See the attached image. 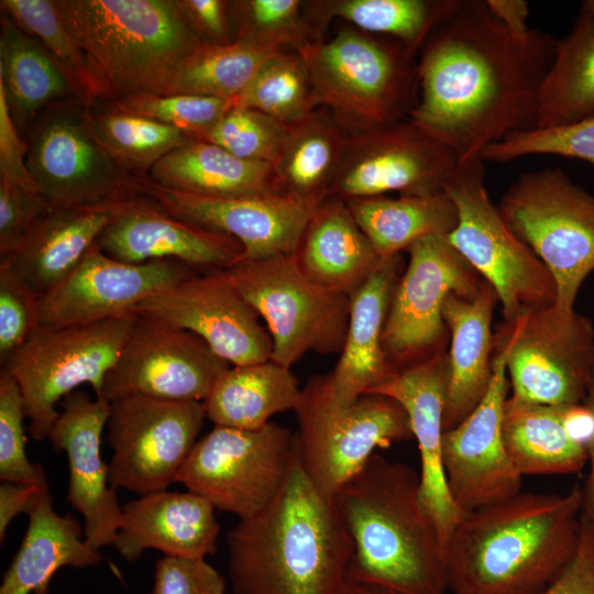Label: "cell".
<instances>
[{
    "instance_id": "cell-1",
    "label": "cell",
    "mask_w": 594,
    "mask_h": 594,
    "mask_svg": "<svg viewBox=\"0 0 594 594\" xmlns=\"http://www.w3.org/2000/svg\"><path fill=\"white\" fill-rule=\"evenodd\" d=\"M558 40L515 36L485 0H457L421 46L418 100L408 118L448 144L460 165L504 138L535 129Z\"/></svg>"
},
{
    "instance_id": "cell-2",
    "label": "cell",
    "mask_w": 594,
    "mask_h": 594,
    "mask_svg": "<svg viewBox=\"0 0 594 594\" xmlns=\"http://www.w3.org/2000/svg\"><path fill=\"white\" fill-rule=\"evenodd\" d=\"M584 491L518 493L464 512L446 548L452 594H540L579 542Z\"/></svg>"
},
{
    "instance_id": "cell-3",
    "label": "cell",
    "mask_w": 594,
    "mask_h": 594,
    "mask_svg": "<svg viewBox=\"0 0 594 594\" xmlns=\"http://www.w3.org/2000/svg\"><path fill=\"white\" fill-rule=\"evenodd\" d=\"M234 594H336L353 554L333 498L310 481L296 454L274 499L227 535Z\"/></svg>"
},
{
    "instance_id": "cell-4",
    "label": "cell",
    "mask_w": 594,
    "mask_h": 594,
    "mask_svg": "<svg viewBox=\"0 0 594 594\" xmlns=\"http://www.w3.org/2000/svg\"><path fill=\"white\" fill-rule=\"evenodd\" d=\"M419 492L414 469L376 452L337 492L353 542L349 575L398 594H446V551Z\"/></svg>"
},
{
    "instance_id": "cell-5",
    "label": "cell",
    "mask_w": 594,
    "mask_h": 594,
    "mask_svg": "<svg viewBox=\"0 0 594 594\" xmlns=\"http://www.w3.org/2000/svg\"><path fill=\"white\" fill-rule=\"evenodd\" d=\"M108 103L162 94L178 65L204 42L175 0H55Z\"/></svg>"
},
{
    "instance_id": "cell-6",
    "label": "cell",
    "mask_w": 594,
    "mask_h": 594,
    "mask_svg": "<svg viewBox=\"0 0 594 594\" xmlns=\"http://www.w3.org/2000/svg\"><path fill=\"white\" fill-rule=\"evenodd\" d=\"M302 56L319 105L353 134L408 118L418 95L417 65L402 43L343 30L329 42H305Z\"/></svg>"
},
{
    "instance_id": "cell-7",
    "label": "cell",
    "mask_w": 594,
    "mask_h": 594,
    "mask_svg": "<svg viewBox=\"0 0 594 594\" xmlns=\"http://www.w3.org/2000/svg\"><path fill=\"white\" fill-rule=\"evenodd\" d=\"M294 411L300 465L314 485L332 498L377 448L414 438L399 403L380 394L340 403L327 375L309 380Z\"/></svg>"
},
{
    "instance_id": "cell-8",
    "label": "cell",
    "mask_w": 594,
    "mask_h": 594,
    "mask_svg": "<svg viewBox=\"0 0 594 594\" xmlns=\"http://www.w3.org/2000/svg\"><path fill=\"white\" fill-rule=\"evenodd\" d=\"M496 206L550 272L554 305L574 309L580 287L594 271V195L551 167L520 174Z\"/></svg>"
},
{
    "instance_id": "cell-9",
    "label": "cell",
    "mask_w": 594,
    "mask_h": 594,
    "mask_svg": "<svg viewBox=\"0 0 594 594\" xmlns=\"http://www.w3.org/2000/svg\"><path fill=\"white\" fill-rule=\"evenodd\" d=\"M480 157L459 166L444 187L458 209L451 244L495 290L503 316L513 322L526 311L554 304V280L539 257L508 227L487 194Z\"/></svg>"
},
{
    "instance_id": "cell-10",
    "label": "cell",
    "mask_w": 594,
    "mask_h": 594,
    "mask_svg": "<svg viewBox=\"0 0 594 594\" xmlns=\"http://www.w3.org/2000/svg\"><path fill=\"white\" fill-rule=\"evenodd\" d=\"M226 271L266 322L273 340V361L290 369L308 352L342 350L350 296L315 282L294 254L240 260Z\"/></svg>"
},
{
    "instance_id": "cell-11",
    "label": "cell",
    "mask_w": 594,
    "mask_h": 594,
    "mask_svg": "<svg viewBox=\"0 0 594 594\" xmlns=\"http://www.w3.org/2000/svg\"><path fill=\"white\" fill-rule=\"evenodd\" d=\"M134 314L63 328L36 327L1 365L18 384L35 441L47 439L57 403L89 384L99 397L130 331Z\"/></svg>"
},
{
    "instance_id": "cell-12",
    "label": "cell",
    "mask_w": 594,
    "mask_h": 594,
    "mask_svg": "<svg viewBox=\"0 0 594 594\" xmlns=\"http://www.w3.org/2000/svg\"><path fill=\"white\" fill-rule=\"evenodd\" d=\"M296 454V435L286 427L215 426L197 441L177 482L216 509L248 519L277 495Z\"/></svg>"
},
{
    "instance_id": "cell-13",
    "label": "cell",
    "mask_w": 594,
    "mask_h": 594,
    "mask_svg": "<svg viewBox=\"0 0 594 594\" xmlns=\"http://www.w3.org/2000/svg\"><path fill=\"white\" fill-rule=\"evenodd\" d=\"M499 332L507 346L512 397L554 406L585 402L594 372L588 317L552 304L506 321Z\"/></svg>"
},
{
    "instance_id": "cell-14",
    "label": "cell",
    "mask_w": 594,
    "mask_h": 594,
    "mask_svg": "<svg viewBox=\"0 0 594 594\" xmlns=\"http://www.w3.org/2000/svg\"><path fill=\"white\" fill-rule=\"evenodd\" d=\"M206 408L198 400L123 395L110 400L108 464L112 490L146 495L166 491L198 441Z\"/></svg>"
},
{
    "instance_id": "cell-15",
    "label": "cell",
    "mask_w": 594,
    "mask_h": 594,
    "mask_svg": "<svg viewBox=\"0 0 594 594\" xmlns=\"http://www.w3.org/2000/svg\"><path fill=\"white\" fill-rule=\"evenodd\" d=\"M409 261L395 286L382 343L391 365L400 371L435 353L447 329L442 309L451 294L473 298L484 279L447 235H430L409 249Z\"/></svg>"
},
{
    "instance_id": "cell-16",
    "label": "cell",
    "mask_w": 594,
    "mask_h": 594,
    "mask_svg": "<svg viewBox=\"0 0 594 594\" xmlns=\"http://www.w3.org/2000/svg\"><path fill=\"white\" fill-rule=\"evenodd\" d=\"M80 100L55 103L29 134L28 167L52 209L106 204L128 196L125 174L92 134Z\"/></svg>"
},
{
    "instance_id": "cell-17",
    "label": "cell",
    "mask_w": 594,
    "mask_h": 594,
    "mask_svg": "<svg viewBox=\"0 0 594 594\" xmlns=\"http://www.w3.org/2000/svg\"><path fill=\"white\" fill-rule=\"evenodd\" d=\"M460 166L455 152L409 118L349 138L328 197L344 201L444 191Z\"/></svg>"
},
{
    "instance_id": "cell-18",
    "label": "cell",
    "mask_w": 594,
    "mask_h": 594,
    "mask_svg": "<svg viewBox=\"0 0 594 594\" xmlns=\"http://www.w3.org/2000/svg\"><path fill=\"white\" fill-rule=\"evenodd\" d=\"M230 363L197 334L146 316L134 318L98 398L123 395L205 402Z\"/></svg>"
},
{
    "instance_id": "cell-19",
    "label": "cell",
    "mask_w": 594,
    "mask_h": 594,
    "mask_svg": "<svg viewBox=\"0 0 594 594\" xmlns=\"http://www.w3.org/2000/svg\"><path fill=\"white\" fill-rule=\"evenodd\" d=\"M127 190L182 220L233 237L243 248L241 260L295 254L320 204L280 193L207 197L167 188L148 176H130Z\"/></svg>"
},
{
    "instance_id": "cell-20",
    "label": "cell",
    "mask_w": 594,
    "mask_h": 594,
    "mask_svg": "<svg viewBox=\"0 0 594 594\" xmlns=\"http://www.w3.org/2000/svg\"><path fill=\"white\" fill-rule=\"evenodd\" d=\"M486 394L458 426L443 433L442 463L453 503L470 512L503 502L521 491V474L507 453L503 415L509 389L507 346L498 332Z\"/></svg>"
},
{
    "instance_id": "cell-21",
    "label": "cell",
    "mask_w": 594,
    "mask_h": 594,
    "mask_svg": "<svg viewBox=\"0 0 594 594\" xmlns=\"http://www.w3.org/2000/svg\"><path fill=\"white\" fill-rule=\"evenodd\" d=\"M133 312L197 334L233 366L272 358L268 330L226 270L197 273L142 300Z\"/></svg>"
},
{
    "instance_id": "cell-22",
    "label": "cell",
    "mask_w": 594,
    "mask_h": 594,
    "mask_svg": "<svg viewBox=\"0 0 594 594\" xmlns=\"http://www.w3.org/2000/svg\"><path fill=\"white\" fill-rule=\"evenodd\" d=\"M197 273L174 260L120 262L94 244L62 283L38 297L36 323L63 328L128 316L142 300Z\"/></svg>"
},
{
    "instance_id": "cell-23",
    "label": "cell",
    "mask_w": 594,
    "mask_h": 594,
    "mask_svg": "<svg viewBox=\"0 0 594 594\" xmlns=\"http://www.w3.org/2000/svg\"><path fill=\"white\" fill-rule=\"evenodd\" d=\"M95 244L120 262L174 260L199 273L228 270L243 253L233 237L182 220L134 195L113 202L111 219Z\"/></svg>"
},
{
    "instance_id": "cell-24",
    "label": "cell",
    "mask_w": 594,
    "mask_h": 594,
    "mask_svg": "<svg viewBox=\"0 0 594 594\" xmlns=\"http://www.w3.org/2000/svg\"><path fill=\"white\" fill-rule=\"evenodd\" d=\"M61 406L47 439L57 452L67 455V502L84 517V538L99 550L113 544L122 519V507L101 457V433L110 415V402L74 391Z\"/></svg>"
},
{
    "instance_id": "cell-25",
    "label": "cell",
    "mask_w": 594,
    "mask_h": 594,
    "mask_svg": "<svg viewBox=\"0 0 594 594\" xmlns=\"http://www.w3.org/2000/svg\"><path fill=\"white\" fill-rule=\"evenodd\" d=\"M447 354L442 351L407 366L370 394L393 398L406 410L420 454V501L447 548L462 512L452 501L442 463Z\"/></svg>"
},
{
    "instance_id": "cell-26",
    "label": "cell",
    "mask_w": 594,
    "mask_h": 594,
    "mask_svg": "<svg viewBox=\"0 0 594 594\" xmlns=\"http://www.w3.org/2000/svg\"><path fill=\"white\" fill-rule=\"evenodd\" d=\"M215 506L202 496L161 491L140 496L122 507L113 546L129 562L144 550L170 557L205 558L217 551L220 526Z\"/></svg>"
},
{
    "instance_id": "cell-27",
    "label": "cell",
    "mask_w": 594,
    "mask_h": 594,
    "mask_svg": "<svg viewBox=\"0 0 594 594\" xmlns=\"http://www.w3.org/2000/svg\"><path fill=\"white\" fill-rule=\"evenodd\" d=\"M399 268V254L382 258L350 296L349 324L341 355L327 375L331 392L340 403L355 402L397 372L386 358L382 336Z\"/></svg>"
},
{
    "instance_id": "cell-28",
    "label": "cell",
    "mask_w": 594,
    "mask_h": 594,
    "mask_svg": "<svg viewBox=\"0 0 594 594\" xmlns=\"http://www.w3.org/2000/svg\"><path fill=\"white\" fill-rule=\"evenodd\" d=\"M497 295L484 280L473 298L451 294L442 317L450 331L447 355L443 429L454 428L480 404L493 373L492 318Z\"/></svg>"
},
{
    "instance_id": "cell-29",
    "label": "cell",
    "mask_w": 594,
    "mask_h": 594,
    "mask_svg": "<svg viewBox=\"0 0 594 594\" xmlns=\"http://www.w3.org/2000/svg\"><path fill=\"white\" fill-rule=\"evenodd\" d=\"M114 201L53 209L0 265L11 270L37 297L43 296L62 283L96 243L111 219Z\"/></svg>"
},
{
    "instance_id": "cell-30",
    "label": "cell",
    "mask_w": 594,
    "mask_h": 594,
    "mask_svg": "<svg viewBox=\"0 0 594 594\" xmlns=\"http://www.w3.org/2000/svg\"><path fill=\"white\" fill-rule=\"evenodd\" d=\"M294 256L315 282L349 296L382 260L346 201L334 197L317 206Z\"/></svg>"
},
{
    "instance_id": "cell-31",
    "label": "cell",
    "mask_w": 594,
    "mask_h": 594,
    "mask_svg": "<svg viewBox=\"0 0 594 594\" xmlns=\"http://www.w3.org/2000/svg\"><path fill=\"white\" fill-rule=\"evenodd\" d=\"M19 550L3 574L0 594H48L53 575L63 566L86 568L102 561L99 550L82 539L84 529L70 514L53 509L50 491L30 510Z\"/></svg>"
},
{
    "instance_id": "cell-32",
    "label": "cell",
    "mask_w": 594,
    "mask_h": 594,
    "mask_svg": "<svg viewBox=\"0 0 594 594\" xmlns=\"http://www.w3.org/2000/svg\"><path fill=\"white\" fill-rule=\"evenodd\" d=\"M0 85L11 118L25 138L48 107L70 100L82 101L75 85L48 52L2 12Z\"/></svg>"
},
{
    "instance_id": "cell-33",
    "label": "cell",
    "mask_w": 594,
    "mask_h": 594,
    "mask_svg": "<svg viewBox=\"0 0 594 594\" xmlns=\"http://www.w3.org/2000/svg\"><path fill=\"white\" fill-rule=\"evenodd\" d=\"M148 177L167 188L216 198L278 193L272 164L243 160L195 139L164 156Z\"/></svg>"
},
{
    "instance_id": "cell-34",
    "label": "cell",
    "mask_w": 594,
    "mask_h": 594,
    "mask_svg": "<svg viewBox=\"0 0 594 594\" xmlns=\"http://www.w3.org/2000/svg\"><path fill=\"white\" fill-rule=\"evenodd\" d=\"M566 406L507 397L503 439L521 475L569 474L582 470L587 462L586 449L569 431Z\"/></svg>"
},
{
    "instance_id": "cell-35",
    "label": "cell",
    "mask_w": 594,
    "mask_h": 594,
    "mask_svg": "<svg viewBox=\"0 0 594 594\" xmlns=\"http://www.w3.org/2000/svg\"><path fill=\"white\" fill-rule=\"evenodd\" d=\"M301 388L286 367L272 359L230 366L205 399L207 418L215 426L258 429L276 414L294 410Z\"/></svg>"
},
{
    "instance_id": "cell-36",
    "label": "cell",
    "mask_w": 594,
    "mask_h": 594,
    "mask_svg": "<svg viewBox=\"0 0 594 594\" xmlns=\"http://www.w3.org/2000/svg\"><path fill=\"white\" fill-rule=\"evenodd\" d=\"M594 118V0L583 1L571 32L558 40L542 82L536 128Z\"/></svg>"
},
{
    "instance_id": "cell-37",
    "label": "cell",
    "mask_w": 594,
    "mask_h": 594,
    "mask_svg": "<svg viewBox=\"0 0 594 594\" xmlns=\"http://www.w3.org/2000/svg\"><path fill=\"white\" fill-rule=\"evenodd\" d=\"M289 44L279 37L239 32L223 45L202 43L175 69L161 95H195L234 100L261 66Z\"/></svg>"
},
{
    "instance_id": "cell-38",
    "label": "cell",
    "mask_w": 594,
    "mask_h": 594,
    "mask_svg": "<svg viewBox=\"0 0 594 594\" xmlns=\"http://www.w3.org/2000/svg\"><path fill=\"white\" fill-rule=\"evenodd\" d=\"M346 204L381 258L397 255L430 235L448 237L458 223V209L444 191L359 198Z\"/></svg>"
},
{
    "instance_id": "cell-39",
    "label": "cell",
    "mask_w": 594,
    "mask_h": 594,
    "mask_svg": "<svg viewBox=\"0 0 594 594\" xmlns=\"http://www.w3.org/2000/svg\"><path fill=\"white\" fill-rule=\"evenodd\" d=\"M348 140L336 120L316 112L287 127L272 165L277 191L321 202L328 197Z\"/></svg>"
},
{
    "instance_id": "cell-40",
    "label": "cell",
    "mask_w": 594,
    "mask_h": 594,
    "mask_svg": "<svg viewBox=\"0 0 594 594\" xmlns=\"http://www.w3.org/2000/svg\"><path fill=\"white\" fill-rule=\"evenodd\" d=\"M87 120L97 141L129 176H148L164 156L194 140L178 129L110 107H88Z\"/></svg>"
},
{
    "instance_id": "cell-41",
    "label": "cell",
    "mask_w": 594,
    "mask_h": 594,
    "mask_svg": "<svg viewBox=\"0 0 594 594\" xmlns=\"http://www.w3.org/2000/svg\"><path fill=\"white\" fill-rule=\"evenodd\" d=\"M234 106L261 111L289 127L314 114L319 101L302 56L297 50H283L261 66Z\"/></svg>"
},
{
    "instance_id": "cell-42",
    "label": "cell",
    "mask_w": 594,
    "mask_h": 594,
    "mask_svg": "<svg viewBox=\"0 0 594 594\" xmlns=\"http://www.w3.org/2000/svg\"><path fill=\"white\" fill-rule=\"evenodd\" d=\"M457 0H340L327 13L342 18L364 32L385 35L415 52L454 7Z\"/></svg>"
},
{
    "instance_id": "cell-43",
    "label": "cell",
    "mask_w": 594,
    "mask_h": 594,
    "mask_svg": "<svg viewBox=\"0 0 594 594\" xmlns=\"http://www.w3.org/2000/svg\"><path fill=\"white\" fill-rule=\"evenodd\" d=\"M0 8L48 52L87 106L95 108L101 102L99 87L67 30L55 0H1Z\"/></svg>"
},
{
    "instance_id": "cell-44",
    "label": "cell",
    "mask_w": 594,
    "mask_h": 594,
    "mask_svg": "<svg viewBox=\"0 0 594 594\" xmlns=\"http://www.w3.org/2000/svg\"><path fill=\"white\" fill-rule=\"evenodd\" d=\"M234 106V100L195 95L139 94L110 102L108 107L152 119L200 140Z\"/></svg>"
},
{
    "instance_id": "cell-45",
    "label": "cell",
    "mask_w": 594,
    "mask_h": 594,
    "mask_svg": "<svg viewBox=\"0 0 594 594\" xmlns=\"http://www.w3.org/2000/svg\"><path fill=\"white\" fill-rule=\"evenodd\" d=\"M529 155H560L594 165V118L513 133L486 146L480 158L483 162L506 163Z\"/></svg>"
},
{
    "instance_id": "cell-46",
    "label": "cell",
    "mask_w": 594,
    "mask_h": 594,
    "mask_svg": "<svg viewBox=\"0 0 594 594\" xmlns=\"http://www.w3.org/2000/svg\"><path fill=\"white\" fill-rule=\"evenodd\" d=\"M286 129L261 111L233 106L200 140L219 145L240 158L273 165Z\"/></svg>"
},
{
    "instance_id": "cell-47",
    "label": "cell",
    "mask_w": 594,
    "mask_h": 594,
    "mask_svg": "<svg viewBox=\"0 0 594 594\" xmlns=\"http://www.w3.org/2000/svg\"><path fill=\"white\" fill-rule=\"evenodd\" d=\"M24 418L23 397L16 382L0 371V479L50 488L41 464L32 463L26 457Z\"/></svg>"
},
{
    "instance_id": "cell-48",
    "label": "cell",
    "mask_w": 594,
    "mask_h": 594,
    "mask_svg": "<svg viewBox=\"0 0 594 594\" xmlns=\"http://www.w3.org/2000/svg\"><path fill=\"white\" fill-rule=\"evenodd\" d=\"M38 297L11 270L0 265V364L37 327Z\"/></svg>"
},
{
    "instance_id": "cell-49",
    "label": "cell",
    "mask_w": 594,
    "mask_h": 594,
    "mask_svg": "<svg viewBox=\"0 0 594 594\" xmlns=\"http://www.w3.org/2000/svg\"><path fill=\"white\" fill-rule=\"evenodd\" d=\"M152 594H227V581L205 558L164 556L155 563Z\"/></svg>"
},
{
    "instance_id": "cell-50",
    "label": "cell",
    "mask_w": 594,
    "mask_h": 594,
    "mask_svg": "<svg viewBox=\"0 0 594 594\" xmlns=\"http://www.w3.org/2000/svg\"><path fill=\"white\" fill-rule=\"evenodd\" d=\"M239 32L262 36L279 37L297 47L304 44L299 38L302 31L299 22L298 0H248L231 2Z\"/></svg>"
},
{
    "instance_id": "cell-51",
    "label": "cell",
    "mask_w": 594,
    "mask_h": 594,
    "mask_svg": "<svg viewBox=\"0 0 594 594\" xmlns=\"http://www.w3.org/2000/svg\"><path fill=\"white\" fill-rule=\"evenodd\" d=\"M52 210L41 195L0 178V260L10 256L31 228Z\"/></svg>"
},
{
    "instance_id": "cell-52",
    "label": "cell",
    "mask_w": 594,
    "mask_h": 594,
    "mask_svg": "<svg viewBox=\"0 0 594 594\" xmlns=\"http://www.w3.org/2000/svg\"><path fill=\"white\" fill-rule=\"evenodd\" d=\"M540 594H594V519L584 506L574 556L556 581Z\"/></svg>"
},
{
    "instance_id": "cell-53",
    "label": "cell",
    "mask_w": 594,
    "mask_h": 594,
    "mask_svg": "<svg viewBox=\"0 0 594 594\" xmlns=\"http://www.w3.org/2000/svg\"><path fill=\"white\" fill-rule=\"evenodd\" d=\"M26 156L28 143L23 141L11 118L4 89L0 85V178L26 191L38 194L26 164Z\"/></svg>"
},
{
    "instance_id": "cell-54",
    "label": "cell",
    "mask_w": 594,
    "mask_h": 594,
    "mask_svg": "<svg viewBox=\"0 0 594 594\" xmlns=\"http://www.w3.org/2000/svg\"><path fill=\"white\" fill-rule=\"evenodd\" d=\"M189 26L206 44L223 45L232 42L230 2L222 0H175Z\"/></svg>"
},
{
    "instance_id": "cell-55",
    "label": "cell",
    "mask_w": 594,
    "mask_h": 594,
    "mask_svg": "<svg viewBox=\"0 0 594 594\" xmlns=\"http://www.w3.org/2000/svg\"><path fill=\"white\" fill-rule=\"evenodd\" d=\"M50 491L35 485L2 481L0 485V541L7 537L9 524L19 514H29L41 495Z\"/></svg>"
},
{
    "instance_id": "cell-56",
    "label": "cell",
    "mask_w": 594,
    "mask_h": 594,
    "mask_svg": "<svg viewBox=\"0 0 594 594\" xmlns=\"http://www.w3.org/2000/svg\"><path fill=\"white\" fill-rule=\"evenodd\" d=\"M492 14L515 36L528 37L534 29L528 26L529 3L525 0H485Z\"/></svg>"
},
{
    "instance_id": "cell-57",
    "label": "cell",
    "mask_w": 594,
    "mask_h": 594,
    "mask_svg": "<svg viewBox=\"0 0 594 594\" xmlns=\"http://www.w3.org/2000/svg\"><path fill=\"white\" fill-rule=\"evenodd\" d=\"M584 404L592 410L594 414V372L592 376L591 384L588 386L586 399ZM587 461L591 464L590 477L587 481L586 488L584 491V508L592 515L594 519V436L590 443L586 447Z\"/></svg>"
},
{
    "instance_id": "cell-58",
    "label": "cell",
    "mask_w": 594,
    "mask_h": 594,
    "mask_svg": "<svg viewBox=\"0 0 594 594\" xmlns=\"http://www.w3.org/2000/svg\"><path fill=\"white\" fill-rule=\"evenodd\" d=\"M336 594H398L386 587L364 582L346 575Z\"/></svg>"
}]
</instances>
